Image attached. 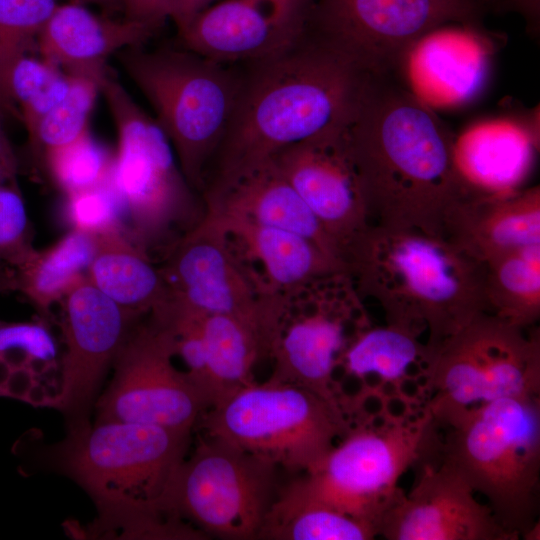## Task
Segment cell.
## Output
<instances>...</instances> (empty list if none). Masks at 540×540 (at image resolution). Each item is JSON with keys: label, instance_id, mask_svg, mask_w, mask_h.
<instances>
[{"label": "cell", "instance_id": "26", "mask_svg": "<svg viewBox=\"0 0 540 540\" xmlns=\"http://www.w3.org/2000/svg\"><path fill=\"white\" fill-rule=\"evenodd\" d=\"M535 136L514 123L493 121L456 137L461 175L474 194H507L522 189L531 170Z\"/></svg>", "mask_w": 540, "mask_h": 540}, {"label": "cell", "instance_id": "7", "mask_svg": "<svg viewBox=\"0 0 540 540\" xmlns=\"http://www.w3.org/2000/svg\"><path fill=\"white\" fill-rule=\"evenodd\" d=\"M118 133L109 177L129 235L149 253L173 244L204 213L203 200L190 186L172 144L154 117L130 96L110 70L100 82ZM167 252V251H166Z\"/></svg>", "mask_w": 540, "mask_h": 540}, {"label": "cell", "instance_id": "1", "mask_svg": "<svg viewBox=\"0 0 540 540\" xmlns=\"http://www.w3.org/2000/svg\"><path fill=\"white\" fill-rule=\"evenodd\" d=\"M239 67L238 95L208 168L203 199L282 150L346 126L372 76L307 30L284 50Z\"/></svg>", "mask_w": 540, "mask_h": 540}, {"label": "cell", "instance_id": "40", "mask_svg": "<svg viewBox=\"0 0 540 540\" xmlns=\"http://www.w3.org/2000/svg\"><path fill=\"white\" fill-rule=\"evenodd\" d=\"M214 0H169V19H171L181 33L205 9L212 5Z\"/></svg>", "mask_w": 540, "mask_h": 540}, {"label": "cell", "instance_id": "25", "mask_svg": "<svg viewBox=\"0 0 540 540\" xmlns=\"http://www.w3.org/2000/svg\"><path fill=\"white\" fill-rule=\"evenodd\" d=\"M62 391V351L51 322L0 320V396L56 408Z\"/></svg>", "mask_w": 540, "mask_h": 540}, {"label": "cell", "instance_id": "22", "mask_svg": "<svg viewBox=\"0 0 540 540\" xmlns=\"http://www.w3.org/2000/svg\"><path fill=\"white\" fill-rule=\"evenodd\" d=\"M155 31L141 22L101 17L72 2L56 7L36 41L42 59L67 75L90 78L100 85L111 55L142 46Z\"/></svg>", "mask_w": 540, "mask_h": 540}, {"label": "cell", "instance_id": "42", "mask_svg": "<svg viewBox=\"0 0 540 540\" xmlns=\"http://www.w3.org/2000/svg\"><path fill=\"white\" fill-rule=\"evenodd\" d=\"M14 292V273L12 267L0 261V295Z\"/></svg>", "mask_w": 540, "mask_h": 540}, {"label": "cell", "instance_id": "13", "mask_svg": "<svg viewBox=\"0 0 540 540\" xmlns=\"http://www.w3.org/2000/svg\"><path fill=\"white\" fill-rule=\"evenodd\" d=\"M477 0H312L307 31L371 75L391 76L414 45L449 25H472Z\"/></svg>", "mask_w": 540, "mask_h": 540}, {"label": "cell", "instance_id": "21", "mask_svg": "<svg viewBox=\"0 0 540 540\" xmlns=\"http://www.w3.org/2000/svg\"><path fill=\"white\" fill-rule=\"evenodd\" d=\"M442 235L484 264L540 244L539 186L462 198L448 211Z\"/></svg>", "mask_w": 540, "mask_h": 540}, {"label": "cell", "instance_id": "24", "mask_svg": "<svg viewBox=\"0 0 540 540\" xmlns=\"http://www.w3.org/2000/svg\"><path fill=\"white\" fill-rule=\"evenodd\" d=\"M470 25H449L421 38L408 53L417 96L441 103H463L481 89L488 71L486 42Z\"/></svg>", "mask_w": 540, "mask_h": 540}, {"label": "cell", "instance_id": "37", "mask_svg": "<svg viewBox=\"0 0 540 540\" xmlns=\"http://www.w3.org/2000/svg\"><path fill=\"white\" fill-rule=\"evenodd\" d=\"M65 215L72 229L93 235L125 228L118 200L108 182L66 196Z\"/></svg>", "mask_w": 540, "mask_h": 540}, {"label": "cell", "instance_id": "23", "mask_svg": "<svg viewBox=\"0 0 540 540\" xmlns=\"http://www.w3.org/2000/svg\"><path fill=\"white\" fill-rule=\"evenodd\" d=\"M203 202L205 208L301 235L343 265L338 245L272 160L241 175Z\"/></svg>", "mask_w": 540, "mask_h": 540}, {"label": "cell", "instance_id": "43", "mask_svg": "<svg viewBox=\"0 0 540 540\" xmlns=\"http://www.w3.org/2000/svg\"><path fill=\"white\" fill-rule=\"evenodd\" d=\"M3 50L4 49L0 46V80H1L2 74L4 72V68L7 62V54Z\"/></svg>", "mask_w": 540, "mask_h": 540}, {"label": "cell", "instance_id": "6", "mask_svg": "<svg viewBox=\"0 0 540 540\" xmlns=\"http://www.w3.org/2000/svg\"><path fill=\"white\" fill-rule=\"evenodd\" d=\"M119 63L153 108L190 186L202 197L212 158L224 136L238 95L237 65L188 49L117 53Z\"/></svg>", "mask_w": 540, "mask_h": 540}, {"label": "cell", "instance_id": "45", "mask_svg": "<svg viewBox=\"0 0 540 540\" xmlns=\"http://www.w3.org/2000/svg\"><path fill=\"white\" fill-rule=\"evenodd\" d=\"M88 1H91V2H101V1H104V0H78V3H84V2H88Z\"/></svg>", "mask_w": 540, "mask_h": 540}, {"label": "cell", "instance_id": "44", "mask_svg": "<svg viewBox=\"0 0 540 540\" xmlns=\"http://www.w3.org/2000/svg\"><path fill=\"white\" fill-rule=\"evenodd\" d=\"M518 1H520V3H523L525 7L533 9L534 12L536 10V6L538 7L539 5V0H518Z\"/></svg>", "mask_w": 540, "mask_h": 540}, {"label": "cell", "instance_id": "38", "mask_svg": "<svg viewBox=\"0 0 540 540\" xmlns=\"http://www.w3.org/2000/svg\"><path fill=\"white\" fill-rule=\"evenodd\" d=\"M57 6L56 0H0V45L26 52Z\"/></svg>", "mask_w": 540, "mask_h": 540}, {"label": "cell", "instance_id": "31", "mask_svg": "<svg viewBox=\"0 0 540 540\" xmlns=\"http://www.w3.org/2000/svg\"><path fill=\"white\" fill-rule=\"evenodd\" d=\"M377 528L330 507L277 495L259 539L371 540Z\"/></svg>", "mask_w": 540, "mask_h": 540}, {"label": "cell", "instance_id": "2", "mask_svg": "<svg viewBox=\"0 0 540 540\" xmlns=\"http://www.w3.org/2000/svg\"><path fill=\"white\" fill-rule=\"evenodd\" d=\"M371 224L442 235L451 207L474 194L456 136L415 93L372 75L347 125Z\"/></svg>", "mask_w": 540, "mask_h": 540}, {"label": "cell", "instance_id": "14", "mask_svg": "<svg viewBox=\"0 0 540 540\" xmlns=\"http://www.w3.org/2000/svg\"><path fill=\"white\" fill-rule=\"evenodd\" d=\"M120 349L95 422H128L191 432L207 407L185 372L175 368V337L153 314Z\"/></svg>", "mask_w": 540, "mask_h": 540}, {"label": "cell", "instance_id": "32", "mask_svg": "<svg viewBox=\"0 0 540 540\" xmlns=\"http://www.w3.org/2000/svg\"><path fill=\"white\" fill-rule=\"evenodd\" d=\"M418 337L409 330L389 324L368 327L352 341L341 361L356 376L376 374L383 379H398L412 365H427L431 348L422 344Z\"/></svg>", "mask_w": 540, "mask_h": 540}, {"label": "cell", "instance_id": "12", "mask_svg": "<svg viewBox=\"0 0 540 540\" xmlns=\"http://www.w3.org/2000/svg\"><path fill=\"white\" fill-rule=\"evenodd\" d=\"M435 423L426 408L415 420L351 433L281 492L371 523L378 530L382 516L402 492L401 477L421 458Z\"/></svg>", "mask_w": 540, "mask_h": 540}, {"label": "cell", "instance_id": "11", "mask_svg": "<svg viewBox=\"0 0 540 540\" xmlns=\"http://www.w3.org/2000/svg\"><path fill=\"white\" fill-rule=\"evenodd\" d=\"M276 466L232 443L205 433L183 459L158 508L188 520L206 536L259 539L277 498Z\"/></svg>", "mask_w": 540, "mask_h": 540}, {"label": "cell", "instance_id": "33", "mask_svg": "<svg viewBox=\"0 0 540 540\" xmlns=\"http://www.w3.org/2000/svg\"><path fill=\"white\" fill-rule=\"evenodd\" d=\"M26 53L20 54L12 63L7 90L12 104L19 105L30 137L42 117L66 95L70 76L52 63Z\"/></svg>", "mask_w": 540, "mask_h": 540}, {"label": "cell", "instance_id": "10", "mask_svg": "<svg viewBox=\"0 0 540 540\" xmlns=\"http://www.w3.org/2000/svg\"><path fill=\"white\" fill-rule=\"evenodd\" d=\"M198 422L206 434L296 472L313 469L346 428L335 401L269 380L243 387Z\"/></svg>", "mask_w": 540, "mask_h": 540}, {"label": "cell", "instance_id": "41", "mask_svg": "<svg viewBox=\"0 0 540 540\" xmlns=\"http://www.w3.org/2000/svg\"><path fill=\"white\" fill-rule=\"evenodd\" d=\"M18 160L2 124L0 110V183L17 180Z\"/></svg>", "mask_w": 540, "mask_h": 540}, {"label": "cell", "instance_id": "20", "mask_svg": "<svg viewBox=\"0 0 540 540\" xmlns=\"http://www.w3.org/2000/svg\"><path fill=\"white\" fill-rule=\"evenodd\" d=\"M212 211L219 217L229 247L260 306L313 277L345 270L340 262L301 235Z\"/></svg>", "mask_w": 540, "mask_h": 540}, {"label": "cell", "instance_id": "46", "mask_svg": "<svg viewBox=\"0 0 540 540\" xmlns=\"http://www.w3.org/2000/svg\"><path fill=\"white\" fill-rule=\"evenodd\" d=\"M71 1H72V2H76V3H78V0H71Z\"/></svg>", "mask_w": 540, "mask_h": 540}, {"label": "cell", "instance_id": "30", "mask_svg": "<svg viewBox=\"0 0 540 540\" xmlns=\"http://www.w3.org/2000/svg\"><path fill=\"white\" fill-rule=\"evenodd\" d=\"M486 311L520 327L540 319V244L485 263Z\"/></svg>", "mask_w": 540, "mask_h": 540}, {"label": "cell", "instance_id": "17", "mask_svg": "<svg viewBox=\"0 0 540 540\" xmlns=\"http://www.w3.org/2000/svg\"><path fill=\"white\" fill-rule=\"evenodd\" d=\"M347 125L314 135L270 159L338 245L342 261L346 247L371 224Z\"/></svg>", "mask_w": 540, "mask_h": 540}, {"label": "cell", "instance_id": "35", "mask_svg": "<svg viewBox=\"0 0 540 540\" xmlns=\"http://www.w3.org/2000/svg\"><path fill=\"white\" fill-rule=\"evenodd\" d=\"M99 92L97 81L70 76L64 98L42 117L29 137L35 157L41 160L47 151L65 145L89 130L88 119Z\"/></svg>", "mask_w": 540, "mask_h": 540}, {"label": "cell", "instance_id": "4", "mask_svg": "<svg viewBox=\"0 0 540 540\" xmlns=\"http://www.w3.org/2000/svg\"><path fill=\"white\" fill-rule=\"evenodd\" d=\"M189 436L155 425L86 422L69 427L54 459L96 503L98 526L152 539L164 524L158 501L185 458Z\"/></svg>", "mask_w": 540, "mask_h": 540}, {"label": "cell", "instance_id": "36", "mask_svg": "<svg viewBox=\"0 0 540 540\" xmlns=\"http://www.w3.org/2000/svg\"><path fill=\"white\" fill-rule=\"evenodd\" d=\"M34 229L17 180L0 183V261L12 268L35 250Z\"/></svg>", "mask_w": 540, "mask_h": 540}, {"label": "cell", "instance_id": "3", "mask_svg": "<svg viewBox=\"0 0 540 540\" xmlns=\"http://www.w3.org/2000/svg\"><path fill=\"white\" fill-rule=\"evenodd\" d=\"M345 271L386 323L435 347L486 311L485 264L444 235L370 224L345 249Z\"/></svg>", "mask_w": 540, "mask_h": 540}, {"label": "cell", "instance_id": "8", "mask_svg": "<svg viewBox=\"0 0 540 540\" xmlns=\"http://www.w3.org/2000/svg\"><path fill=\"white\" fill-rule=\"evenodd\" d=\"M269 381L298 386L334 401L336 364L368 328L363 297L345 270L313 277L263 302Z\"/></svg>", "mask_w": 540, "mask_h": 540}, {"label": "cell", "instance_id": "28", "mask_svg": "<svg viewBox=\"0 0 540 540\" xmlns=\"http://www.w3.org/2000/svg\"><path fill=\"white\" fill-rule=\"evenodd\" d=\"M202 337L208 410L253 382V368L264 351L258 329L230 315L204 314Z\"/></svg>", "mask_w": 540, "mask_h": 540}, {"label": "cell", "instance_id": "15", "mask_svg": "<svg viewBox=\"0 0 540 540\" xmlns=\"http://www.w3.org/2000/svg\"><path fill=\"white\" fill-rule=\"evenodd\" d=\"M62 391L57 405L69 427L87 421V413L108 368L143 317L114 302L85 276L59 301Z\"/></svg>", "mask_w": 540, "mask_h": 540}, {"label": "cell", "instance_id": "29", "mask_svg": "<svg viewBox=\"0 0 540 540\" xmlns=\"http://www.w3.org/2000/svg\"><path fill=\"white\" fill-rule=\"evenodd\" d=\"M94 250L95 235L72 229L12 268L14 292L34 307L38 317L52 322V307L86 275Z\"/></svg>", "mask_w": 540, "mask_h": 540}, {"label": "cell", "instance_id": "5", "mask_svg": "<svg viewBox=\"0 0 540 540\" xmlns=\"http://www.w3.org/2000/svg\"><path fill=\"white\" fill-rule=\"evenodd\" d=\"M444 459L518 540L540 508V395L496 399L452 416Z\"/></svg>", "mask_w": 540, "mask_h": 540}, {"label": "cell", "instance_id": "39", "mask_svg": "<svg viewBox=\"0 0 540 540\" xmlns=\"http://www.w3.org/2000/svg\"><path fill=\"white\" fill-rule=\"evenodd\" d=\"M126 19L157 30L169 18V0H124Z\"/></svg>", "mask_w": 540, "mask_h": 540}, {"label": "cell", "instance_id": "19", "mask_svg": "<svg viewBox=\"0 0 540 540\" xmlns=\"http://www.w3.org/2000/svg\"><path fill=\"white\" fill-rule=\"evenodd\" d=\"M312 0H224L178 33L182 46L214 61L240 65L276 54L307 29Z\"/></svg>", "mask_w": 540, "mask_h": 540}, {"label": "cell", "instance_id": "18", "mask_svg": "<svg viewBox=\"0 0 540 540\" xmlns=\"http://www.w3.org/2000/svg\"><path fill=\"white\" fill-rule=\"evenodd\" d=\"M447 460L425 466L408 493L382 516L378 536L388 540H518L476 497Z\"/></svg>", "mask_w": 540, "mask_h": 540}, {"label": "cell", "instance_id": "9", "mask_svg": "<svg viewBox=\"0 0 540 540\" xmlns=\"http://www.w3.org/2000/svg\"><path fill=\"white\" fill-rule=\"evenodd\" d=\"M425 373L436 423L496 399L540 395L539 328L482 312L431 347Z\"/></svg>", "mask_w": 540, "mask_h": 540}, {"label": "cell", "instance_id": "27", "mask_svg": "<svg viewBox=\"0 0 540 540\" xmlns=\"http://www.w3.org/2000/svg\"><path fill=\"white\" fill-rule=\"evenodd\" d=\"M87 279L122 307L145 316L170 297L150 253L125 228L95 235Z\"/></svg>", "mask_w": 540, "mask_h": 540}, {"label": "cell", "instance_id": "16", "mask_svg": "<svg viewBox=\"0 0 540 540\" xmlns=\"http://www.w3.org/2000/svg\"><path fill=\"white\" fill-rule=\"evenodd\" d=\"M159 268L172 298L204 314L242 319L261 336L259 299L214 211L205 208L198 222L167 250Z\"/></svg>", "mask_w": 540, "mask_h": 540}, {"label": "cell", "instance_id": "34", "mask_svg": "<svg viewBox=\"0 0 540 540\" xmlns=\"http://www.w3.org/2000/svg\"><path fill=\"white\" fill-rule=\"evenodd\" d=\"M41 161L55 186L69 196L106 184L114 154L87 130L75 140L44 153Z\"/></svg>", "mask_w": 540, "mask_h": 540}]
</instances>
